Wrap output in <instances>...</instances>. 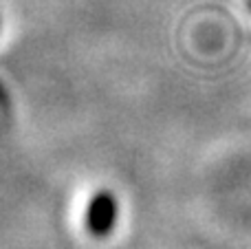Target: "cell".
Wrapping results in <instances>:
<instances>
[{"mask_svg": "<svg viewBox=\"0 0 251 249\" xmlns=\"http://www.w3.org/2000/svg\"><path fill=\"white\" fill-rule=\"evenodd\" d=\"M249 7H251V0H249Z\"/></svg>", "mask_w": 251, "mask_h": 249, "instance_id": "2", "label": "cell"}, {"mask_svg": "<svg viewBox=\"0 0 251 249\" xmlns=\"http://www.w3.org/2000/svg\"><path fill=\"white\" fill-rule=\"evenodd\" d=\"M119 219V203L117 197L108 190H100L91 197L86 207V229L91 236L106 238L113 234Z\"/></svg>", "mask_w": 251, "mask_h": 249, "instance_id": "1", "label": "cell"}]
</instances>
